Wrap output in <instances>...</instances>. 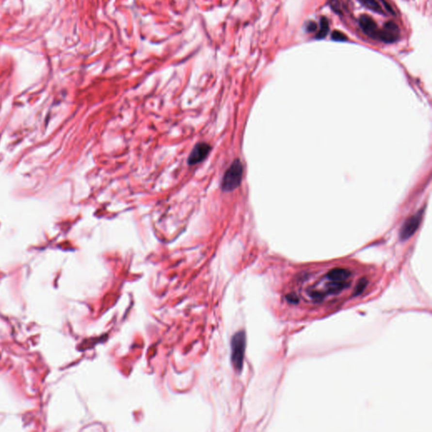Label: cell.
I'll list each match as a JSON object with an SVG mask.
<instances>
[{
  "label": "cell",
  "mask_w": 432,
  "mask_h": 432,
  "mask_svg": "<svg viewBox=\"0 0 432 432\" xmlns=\"http://www.w3.org/2000/svg\"><path fill=\"white\" fill-rule=\"evenodd\" d=\"M211 149V146L205 142L197 144L189 155L188 159L189 165L194 166L196 164L204 161L207 158Z\"/></svg>",
  "instance_id": "obj_4"
},
{
  "label": "cell",
  "mask_w": 432,
  "mask_h": 432,
  "mask_svg": "<svg viewBox=\"0 0 432 432\" xmlns=\"http://www.w3.org/2000/svg\"><path fill=\"white\" fill-rule=\"evenodd\" d=\"M247 338L244 331H239L233 335L231 341V359L232 365L238 371L243 368Z\"/></svg>",
  "instance_id": "obj_2"
},
{
  "label": "cell",
  "mask_w": 432,
  "mask_h": 432,
  "mask_svg": "<svg viewBox=\"0 0 432 432\" xmlns=\"http://www.w3.org/2000/svg\"><path fill=\"white\" fill-rule=\"evenodd\" d=\"M358 1L368 10H371L375 13L384 15V10L377 0H358Z\"/></svg>",
  "instance_id": "obj_8"
},
{
  "label": "cell",
  "mask_w": 432,
  "mask_h": 432,
  "mask_svg": "<svg viewBox=\"0 0 432 432\" xmlns=\"http://www.w3.org/2000/svg\"><path fill=\"white\" fill-rule=\"evenodd\" d=\"M243 176V166L240 160H235L226 170L221 181V189L224 192H231L240 186Z\"/></svg>",
  "instance_id": "obj_1"
},
{
  "label": "cell",
  "mask_w": 432,
  "mask_h": 432,
  "mask_svg": "<svg viewBox=\"0 0 432 432\" xmlns=\"http://www.w3.org/2000/svg\"><path fill=\"white\" fill-rule=\"evenodd\" d=\"M381 2L384 3V6H385V9L387 10V12L390 14V15H393V16H395V12H394V10H393V8L391 7L389 3H387L386 0H381Z\"/></svg>",
  "instance_id": "obj_14"
},
{
  "label": "cell",
  "mask_w": 432,
  "mask_h": 432,
  "mask_svg": "<svg viewBox=\"0 0 432 432\" xmlns=\"http://www.w3.org/2000/svg\"><path fill=\"white\" fill-rule=\"evenodd\" d=\"M318 28V26H317V24L315 22H313V21H311V22L309 23L308 26H307V31L308 32H315L316 30Z\"/></svg>",
  "instance_id": "obj_15"
},
{
  "label": "cell",
  "mask_w": 432,
  "mask_h": 432,
  "mask_svg": "<svg viewBox=\"0 0 432 432\" xmlns=\"http://www.w3.org/2000/svg\"><path fill=\"white\" fill-rule=\"evenodd\" d=\"M332 38H333L334 41H337V42H345L347 40V37H346L345 34H343L340 32H337V31H335V32H333Z\"/></svg>",
  "instance_id": "obj_11"
},
{
  "label": "cell",
  "mask_w": 432,
  "mask_h": 432,
  "mask_svg": "<svg viewBox=\"0 0 432 432\" xmlns=\"http://www.w3.org/2000/svg\"><path fill=\"white\" fill-rule=\"evenodd\" d=\"M352 276V273L350 270L345 269V268H341V267H337L334 268L331 270H329L325 279L329 280H334V281H341V282H347L351 281V278Z\"/></svg>",
  "instance_id": "obj_7"
},
{
  "label": "cell",
  "mask_w": 432,
  "mask_h": 432,
  "mask_svg": "<svg viewBox=\"0 0 432 432\" xmlns=\"http://www.w3.org/2000/svg\"><path fill=\"white\" fill-rule=\"evenodd\" d=\"M400 38V28L396 23L387 21L384 24V29L380 30L378 40L385 43H393Z\"/></svg>",
  "instance_id": "obj_5"
},
{
  "label": "cell",
  "mask_w": 432,
  "mask_h": 432,
  "mask_svg": "<svg viewBox=\"0 0 432 432\" xmlns=\"http://www.w3.org/2000/svg\"><path fill=\"white\" fill-rule=\"evenodd\" d=\"M423 216V209L421 211L416 213V215L409 218L405 223L403 224V227L400 231V239L402 240H408L411 238L415 232L419 228V224L421 222Z\"/></svg>",
  "instance_id": "obj_3"
},
{
  "label": "cell",
  "mask_w": 432,
  "mask_h": 432,
  "mask_svg": "<svg viewBox=\"0 0 432 432\" xmlns=\"http://www.w3.org/2000/svg\"><path fill=\"white\" fill-rule=\"evenodd\" d=\"M328 32H329V22H328L327 18L322 17L321 21H320V28H319V33L317 35V38L322 39L327 36Z\"/></svg>",
  "instance_id": "obj_9"
},
{
  "label": "cell",
  "mask_w": 432,
  "mask_h": 432,
  "mask_svg": "<svg viewBox=\"0 0 432 432\" xmlns=\"http://www.w3.org/2000/svg\"><path fill=\"white\" fill-rule=\"evenodd\" d=\"M368 279L367 278H361L358 281L357 285L355 286V288L354 289V293H353V296H360L361 294L363 293L366 288L368 287Z\"/></svg>",
  "instance_id": "obj_10"
},
{
  "label": "cell",
  "mask_w": 432,
  "mask_h": 432,
  "mask_svg": "<svg viewBox=\"0 0 432 432\" xmlns=\"http://www.w3.org/2000/svg\"><path fill=\"white\" fill-rule=\"evenodd\" d=\"M361 30L372 39L378 40L380 30L376 21L368 16H362L359 20Z\"/></svg>",
  "instance_id": "obj_6"
},
{
  "label": "cell",
  "mask_w": 432,
  "mask_h": 432,
  "mask_svg": "<svg viewBox=\"0 0 432 432\" xmlns=\"http://www.w3.org/2000/svg\"><path fill=\"white\" fill-rule=\"evenodd\" d=\"M286 300H287L289 303H291V304H297V303H299L298 297H297L296 294H294V293H290L289 295L286 296Z\"/></svg>",
  "instance_id": "obj_12"
},
{
  "label": "cell",
  "mask_w": 432,
  "mask_h": 432,
  "mask_svg": "<svg viewBox=\"0 0 432 432\" xmlns=\"http://www.w3.org/2000/svg\"><path fill=\"white\" fill-rule=\"evenodd\" d=\"M330 6L333 10H335V12H337V13L340 12V6H339L338 0H330Z\"/></svg>",
  "instance_id": "obj_13"
}]
</instances>
